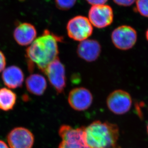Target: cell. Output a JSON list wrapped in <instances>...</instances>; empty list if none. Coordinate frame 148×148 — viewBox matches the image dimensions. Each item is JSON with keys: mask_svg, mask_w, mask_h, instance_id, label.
Segmentation results:
<instances>
[{"mask_svg": "<svg viewBox=\"0 0 148 148\" xmlns=\"http://www.w3.org/2000/svg\"><path fill=\"white\" fill-rule=\"evenodd\" d=\"M17 100L15 92L6 88L0 89V110L9 111L13 110Z\"/></svg>", "mask_w": 148, "mask_h": 148, "instance_id": "15", "label": "cell"}, {"mask_svg": "<svg viewBox=\"0 0 148 148\" xmlns=\"http://www.w3.org/2000/svg\"><path fill=\"white\" fill-rule=\"evenodd\" d=\"M101 52V46L94 39H86L80 42L77 49L79 57L87 62L97 60Z\"/></svg>", "mask_w": 148, "mask_h": 148, "instance_id": "11", "label": "cell"}, {"mask_svg": "<svg viewBox=\"0 0 148 148\" xmlns=\"http://www.w3.org/2000/svg\"><path fill=\"white\" fill-rule=\"evenodd\" d=\"M147 132H148V125H147Z\"/></svg>", "mask_w": 148, "mask_h": 148, "instance_id": "23", "label": "cell"}, {"mask_svg": "<svg viewBox=\"0 0 148 148\" xmlns=\"http://www.w3.org/2000/svg\"><path fill=\"white\" fill-rule=\"evenodd\" d=\"M27 91L35 95H43L47 88V82L45 77L40 74H32L29 76L25 81Z\"/></svg>", "mask_w": 148, "mask_h": 148, "instance_id": "14", "label": "cell"}, {"mask_svg": "<svg viewBox=\"0 0 148 148\" xmlns=\"http://www.w3.org/2000/svg\"><path fill=\"white\" fill-rule=\"evenodd\" d=\"M136 9L140 15L148 17V0H137Z\"/></svg>", "mask_w": 148, "mask_h": 148, "instance_id": "17", "label": "cell"}, {"mask_svg": "<svg viewBox=\"0 0 148 148\" xmlns=\"http://www.w3.org/2000/svg\"><path fill=\"white\" fill-rule=\"evenodd\" d=\"M69 104L77 111L86 110L91 106L93 97L91 92L84 87H77L71 90L68 98Z\"/></svg>", "mask_w": 148, "mask_h": 148, "instance_id": "9", "label": "cell"}, {"mask_svg": "<svg viewBox=\"0 0 148 148\" xmlns=\"http://www.w3.org/2000/svg\"><path fill=\"white\" fill-rule=\"evenodd\" d=\"M0 148H9V147L4 141L0 140Z\"/></svg>", "mask_w": 148, "mask_h": 148, "instance_id": "21", "label": "cell"}, {"mask_svg": "<svg viewBox=\"0 0 148 148\" xmlns=\"http://www.w3.org/2000/svg\"><path fill=\"white\" fill-rule=\"evenodd\" d=\"M87 2L91 5H97L105 4L108 1V0H86Z\"/></svg>", "mask_w": 148, "mask_h": 148, "instance_id": "20", "label": "cell"}, {"mask_svg": "<svg viewBox=\"0 0 148 148\" xmlns=\"http://www.w3.org/2000/svg\"><path fill=\"white\" fill-rule=\"evenodd\" d=\"M7 140L11 148H32L35 138L28 129L16 127L9 133Z\"/></svg>", "mask_w": 148, "mask_h": 148, "instance_id": "10", "label": "cell"}, {"mask_svg": "<svg viewBox=\"0 0 148 148\" xmlns=\"http://www.w3.org/2000/svg\"><path fill=\"white\" fill-rule=\"evenodd\" d=\"M44 73L57 92L62 93L66 88L67 79L64 66L59 58H57L49 65Z\"/></svg>", "mask_w": 148, "mask_h": 148, "instance_id": "5", "label": "cell"}, {"mask_svg": "<svg viewBox=\"0 0 148 148\" xmlns=\"http://www.w3.org/2000/svg\"><path fill=\"white\" fill-rule=\"evenodd\" d=\"M69 38L75 41L81 42L89 38L93 32V27L88 18L77 16L68 21L66 26Z\"/></svg>", "mask_w": 148, "mask_h": 148, "instance_id": "4", "label": "cell"}, {"mask_svg": "<svg viewBox=\"0 0 148 148\" xmlns=\"http://www.w3.org/2000/svg\"><path fill=\"white\" fill-rule=\"evenodd\" d=\"M112 43L116 48L122 50L131 49L137 40L136 30L129 25H121L114 30L111 34Z\"/></svg>", "mask_w": 148, "mask_h": 148, "instance_id": "7", "label": "cell"}, {"mask_svg": "<svg viewBox=\"0 0 148 148\" xmlns=\"http://www.w3.org/2000/svg\"><path fill=\"white\" fill-rule=\"evenodd\" d=\"M77 0H55L56 7L60 10L67 11L73 8Z\"/></svg>", "mask_w": 148, "mask_h": 148, "instance_id": "16", "label": "cell"}, {"mask_svg": "<svg viewBox=\"0 0 148 148\" xmlns=\"http://www.w3.org/2000/svg\"><path fill=\"white\" fill-rule=\"evenodd\" d=\"M88 19L95 27L103 28L108 27L113 23V11L111 6L102 4L93 5L88 13Z\"/></svg>", "mask_w": 148, "mask_h": 148, "instance_id": "8", "label": "cell"}, {"mask_svg": "<svg viewBox=\"0 0 148 148\" xmlns=\"http://www.w3.org/2000/svg\"><path fill=\"white\" fill-rule=\"evenodd\" d=\"M116 4L122 6H130L135 2L136 0H113Z\"/></svg>", "mask_w": 148, "mask_h": 148, "instance_id": "18", "label": "cell"}, {"mask_svg": "<svg viewBox=\"0 0 148 148\" xmlns=\"http://www.w3.org/2000/svg\"><path fill=\"white\" fill-rule=\"evenodd\" d=\"M146 37L147 40L148 41V30H147V31H146Z\"/></svg>", "mask_w": 148, "mask_h": 148, "instance_id": "22", "label": "cell"}, {"mask_svg": "<svg viewBox=\"0 0 148 148\" xmlns=\"http://www.w3.org/2000/svg\"><path fill=\"white\" fill-rule=\"evenodd\" d=\"M24 73L19 67L9 66L3 71L1 78L5 86L10 89L21 87L24 81Z\"/></svg>", "mask_w": 148, "mask_h": 148, "instance_id": "13", "label": "cell"}, {"mask_svg": "<svg viewBox=\"0 0 148 148\" xmlns=\"http://www.w3.org/2000/svg\"><path fill=\"white\" fill-rule=\"evenodd\" d=\"M62 41L61 36L49 30H45L42 35L36 38L26 50L29 71L32 72L36 65L44 73L49 65L58 57V42Z\"/></svg>", "mask_w": 148, "mask_h": 148, "instance_id": "1", "label": "cell"}, {"mask_svg": "<svg viewBox=\"0 0 148 148\" xmlns=\"http://www.w3.org/2000/svg\"><path fill=\"white\" fill-rule=\"evenodd\" d=\"M59 134L62 141L58 148H91L86 141L84 127L73 128L63 125L59 129Z\"/></svg>", "mask_w": 148, "mask_h": 148, "instance_id": "3", "label": "cell"}, {"mask_svg": "<svg viewBox=\"0 0 148 148\" xmlns=\"http://www.w3.org/2000/svg\"><path fill=\"white\" fill-rule=\"evenodd\" d=\"M14 38L18 45L27 46L36 39L37 35L35 26L28 23H22L17 25L14 31Z\"/></svg>", "mask_w": 148, "mask_h": 148, "instance_id": "12", "label": "cell"}, {"mask_svg": "<svg viewBox=\"0 0 148 148\" xmlns=\"http://www.w3.org/2000/svg\"><path fill=\"white\" fill-rule=\"evenodd\" d=\"M6 66V58L4 54L0 50V73L3 71Z\"/></svg>", "mask_w": 148, "mask_h": 148, "instance_id": "19", "label": "cell"}, {"mask_svg": "<svg viewBox=\"0 0 148 148\" xmlns=\"http://www.w3.org/2000/svg\"><path fill=\"white\" fill-rule=\"evenodd\" d=\"M132 100L129 92L116 90L111 92L106 99V105L111 112L115 115L125 114L130 110Z\"/></svg>", "mask_w": 148, "mask_h": 148, "instance_id": "6", "label": "cell"}, {"mask_svg": "<svg viewBox=\"0 0 148 148\" xmlns=\"http://www.w3.org/2000/svg\"><path fill=\"white\" fill-rule=\"evenodd\" d=\"M84 133L87 143L91 148H119L117 125L96 120L84 127Z\"/></svg>", "mask_w": 148, "mask_h": 148, "instance_id": "2", "label": "cell"}]
</instances>
